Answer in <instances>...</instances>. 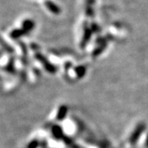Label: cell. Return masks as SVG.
Returning <instances> with one entry per match:
<instances>
[{
  "label": "cell",
  "mask_w": 148,
  "mask_h": 148,
  "mask_svg": "<svg viewBox=\"0 0 148 148\" xmlns=\"http://www.w3.org/2000/svg\"><path fill=\"white\" fill-rule=\"evenodd\" d=\"M45 5H46L49 10H50L52 12L55 13V14H58V12H60V9L53 3L50 2V1H46L45 2Z\"/></svg>",
  "instance_id": "cell-1"
}]
</instances>
